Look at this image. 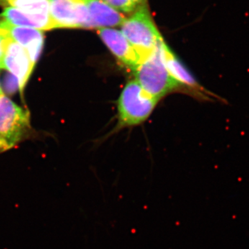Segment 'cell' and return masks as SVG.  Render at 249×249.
I'll return each instance as SVG.
<instances>
[{
  "mask_svg": "<svg viewBox=\"0 0 249 249\" xmlns=\"http://www.w3.org/2000/svg\"><path fill=\"white\" fill-rule=\"evenodd\" d=\"M163 42L162 40L134 71L135 80L142 89L158 101L180 86L165 67L162 53Z\"/></svg>",
  "mask_w": 249,
  "mask_h": 249,
  "instance_id": "obj_1",
  "label": "cell"
},
{
  "mask_svg": "<svg viewBox=\"0 0 249 249\" xmlns=\"http://www.w3.org/2000/svg\"><path fill=\"white\" fill-rule=\"evenodd\" d=\"M121 27L124 37L144 58L163 40L147 4L125 18Z\"/></svg>",
  "mask_w": 249,
  "mask_h": 249,
  "instance_id": "obj_2",
  "label": "cell"
},
{
  "mask_svg": "<svg viewBox=\"0 0 249 249\" xmlns=\"http://www.w3.org/2000/svg\"><path fill=\"white\" fill-rule=\"evenodd\" d=\"M158 102L142 89L136 80L129 82L118 101L119 124L132 126L142 124L151 114Z\"/></svg>",
  "mask_w": 249,
  "mask_h": 249,
  "instance_id": "obj_3",
  "label": "cell"
},
{
  "mask_svg": "<svg viewBox=\"0 0 249 249\" xmlns=\"http://www.w3.org/2000/svg\"><path fill=\"white\" fill-rule=\"evenodd\" d=\"M29 113L4 93L0 95V153L11 150L30 127Z\"/></svg>",
  "mask_w": 249,
  "mask_h": 249,
  "instance_id": "obj_4",
  "label": "cell"
},
{
  "mask_svg": "<svg viewBox=\"0 0 249 249\" xmlns=\"http://www.w3.org/2000/svg\"><path fill=\"white\" fill-rule=\"evenodd\" d=\"M54 29H91L87 0H49Z\"/></svg>",
  "mask_w": 249,
  "mask_h": 249,
  "instance_id": "obj_5",
  "label": "cell"
},
{
  "mask_svg": "<svg viewBox=\"0 0 249 249\" xmlns=\"http://www.w3.org/2000/svg\"><path fill=\"white\" fill-rule=\"evenodd\" d=\"M98 34L111 53L132 71L145 58L131 45L121 31L112 28H103L98 29Z\"/></svg>",
  "mask_w": 249,
  "mask_h": 249,
  "instance_id": "obj_6",
  "label": "cell"
},
{
  "mask_svg": "<svg viewBox=\"0 0 249 249\" xmlns=\"http://www.w3.org/2000/svg\"><path fill=\"white\" fill-rule=\"evenodd\" d=\"M34 67V64L31 62L25 49L8 36L3 68L6 69L18 78L20 91L24 89Z\"/></svg>",
  "mask_w": 249,
  "mask_h": 249,
  "instance_id": "obj_7",
  "label": "cell"
},
{
  "mask_svg": "<svg viewBox=\"0 0 249 249\" xmlns=\"http://www.w3.org/2000/svg\"><path fill=\"white\" fill-rule=\"evenodd\" d=\"M0 28L4 29L13 40L25 49L31 62L35 65L43 49L45 38L42 31L31 28L16 27L4 21H0Z\"/></svg>",
  "mask_w": 249,
  "mask_h": 249,
  "instance_id": "obj_8",
  "label": "cell"
},
{
  "mask_svg": "<svg viewBox=\"0 0 249 249\" xmlns=\"http://www.w3.org/2000/svg\"><path fill=\"white\" fill-rule=\"evenodd\" d=\"M91 29H101L121 26L125 18L103 0H87Z\"/></svg>",
  "mask_w": 249,
  "mask_h": 249,
  "instance_id": "obj_9",
  "label": "cell"
},
{
  "mask_svg": "<svg viewBox=\"0 0 249 249\" xmlns=\"http://www.w3.org/2000/svg\"><path fill=\"white\" fill-rule=\"evenodd\" d=\"M162 53L165 67L174 79L180 85H186L188 88H191L192 89L196 90L199 93L201 91H205L200 85L196 82V78L174 55L164 41L162 43Z\"/></svg>",
  "mask_w": 249,
  "mask_h": 249,
  "instance_id": "obj_10",
  "label": "cell"
},
{
  "mask_svg": "<svg viewBox=\"0 0 249 249\" xmlns=\"http://www.w3.org/2000/svg\"><path fill=\"white\" fill-rule=\"evenodd\" d=\"M1 21L16 27L31 28L40 31L54 29L52 19L35 17L14 8L6 7L1 14Z\"/></svg>",
  "mask_w": 249,
  "mask_h": 249,
  "instance_id": "obj_11",
  "label": "cell"
},
{
  "mask_svg": "<svg viewBox=\"0 0 249 249\" xmlns=\"http://www.w3.org/2000/svg\"><path fill=\"white\" fill-rule=\"evenodd\" d=\"M0 5L14 8L35 17L52 19L49 0H0Z\"/></svg>",
  "mask_w": 249,
  "mask_h": 249,
  "instance_id": "obj_12",
  "label": "cell"
},
{
  "mask_svg": "<svg viewBox=\"0 0 249 249\" xmlns=\"http://www.w3.org/2000/svg\"><path fill=\"white\" fill-rule=\"evenodd\" d=\"M116 11L124 14H132L146 4V0H103Z\"/></svg>",
  "mask_w": 249,
  "mask_h": 249,
  "instance_id": "obj_13",
  "label": "cell"
},
{
  "mask_svg": "<svg viewBox=\"0 0 249 249\" xmlns=\"http://www.w3.org/2000/svg\"><path fill=\"white\" fill-rule=\"evenodd\" d=\"M4 87L8 93H14L18 89H19V81L14 75H7L5 77Z\"/></svg>",
  "mask_w": 249,
  "mask_h": 249,
  "instance_id": "obj_14",
  "label": "cell"
},
{
  "mask_svg": "<svg viewBox=\"0 0 249 249\" xmlns=\"http://www.w3.org/2000/svg\"><path fill=\"white\" fill-rule=\"evenodd\" d=\"M7 39V34H6L4 29L0 28V68H3V60H4Z\"/></svg>",
  "mask_w": 249,
  "mask_h": 249,
  "instance_id": "obj_15",
  "label": "cell"
},
{
  "mask_svg": "<svg viewBox=\"0 0 249 249\" xmlns=\"http://www.w3.org/2000/svg\"><path fill=\"white\" fill-rule=\"evenodd\" d=\"M2 90H1V85H0V95L2 94Z\"/></svg>",
  "mask_w": 249,
  "mask_h": 249,
  "instance_id": "obj_16",
  "label": "cell"
}]
</instances>
